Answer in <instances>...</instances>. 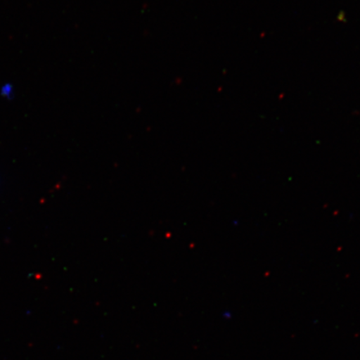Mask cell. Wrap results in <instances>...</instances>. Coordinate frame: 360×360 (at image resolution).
I'll return each mask as SVG.
<instances>
[{"mask_svg": "<svg viewBox=\"0 0 360 360\" xmlns=\"http://www.w3.org/2000/svg\"><path fill=\"white\" fill-rule=\"evenodd\" d=\"M0 96L7 98V100H11L15 96V88L10 83H6L0 87Z\"/></svg>", "mask_w": 360, "mask_h": 360, "instance_id": "obj_1", "label": "cell"}]
</instances>
